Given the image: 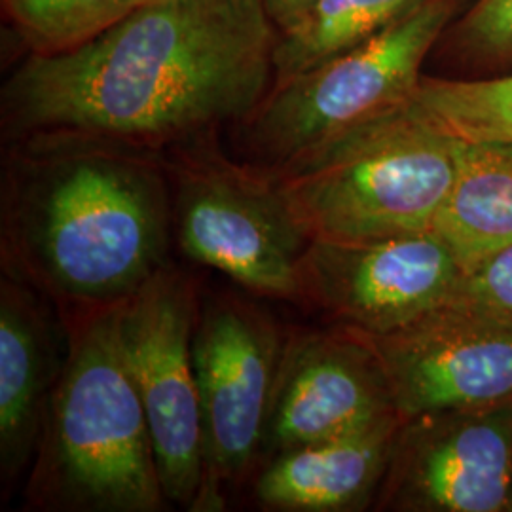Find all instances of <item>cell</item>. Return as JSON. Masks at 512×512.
Returning a JSON list of instances; mask_svg holds the SVG:
<instances>
[{
    "label": "cell",
    "instance_id": "30bf717a",
    "mask_svg": "<svg viewBox=\"0 0 512 512\" xmlns=\"http://www.w3.org/2000/svg\"><path fill=\"white\" fill-rule=\"evenodd\" d=\"M512 401L401 418L376 511L507 512Z\"/></svg>",
    "mask_w": 512,
    "mask_h": 512
},
{
    "label": "cell",
    "instance_id": "3957f363",
    "mask_svg": "<svg viewBox=\"0 0 512 512\" xmlns=\"http://www.w3.org/2000/svg\"><path fill=\"white\" fill-rule=\"evenodd\" d=\"M118 310L63 317L67 351L25 488L33 509L160 512L169 505Z\"/></svg>",
    "mask_w": 512,
    "mask_h": 512
},
{
    "label": "cell",
    "instance_id": "52a82bcc",
    "mask_svg": "<svg viewBox=\"0 0 512 512\" xmlns=\"http://www.w3.org/2000/svg\"><path fill=\"white\" fill-rule=\"evenodd\" d=\"M285 336L268 311L243 296H200L192 351L202 410L203 484L194 512L224 511L228 488L262 458Z\"/></svg>",
    "mask_w": 512,
    "mask_h": 512
},
{
    "label": "cell",
    "instance_id": "d6986e66",
    "mask_svg": "<svg viewBox=\"0 0 512 512\" xmlns=\"http://www.w3.org/2000/svg\"><path fill=\"white\" fill-rule=\"evenodd\" d=\"M459 46L478 65L512 67V0H475L456 25Z\"/></svg>",
    "mask_w": 512,
    "mask_h": 512
},
{
    "label": "cell",
    "instance_id": "2e32d148",
    "mask_svg": "<svg viewBox=\"0 0 512 512\" xmlns=\"http://www.w3.org/2000/svg\"><path fill=\"white\" fill-rule=\"evenodd\" d=\"M421 2L423 0H319L315 10L294 33L277 40L274 84L304 73L374 37Z\"/></svg>",
    "mask_w": 512,
    "mask_h": 512
},
{
    "label": "cell",
    "instance_id": "9c48e42d",
    "mask_svg": "<svg viewBox=\"0 0 512 512\" xmlns=\"http://www.w3.org/2000/svg\"><path fill=\"white\" fill-rule=\"evenodd\" d=\"M463 270L435 232L376 241L313 239L298 268V304L365 336L404 329L452 302Z\"/></svg>",
    "mask_w": 512,
    "mask_h": 512
},
{
    "label": "cell",
    "instance_id": "ba28073f",
    "mask_svg": "<svg viewBox=\"0 0 512 512\" xmlns=\"http://www.w3.org/2000/svg\"><path fill=\"white\" fill-rule=\"evenodd\" d=\"M200 293L167 264L118 310L120 342L147 414L154 458L169 505L194 511L203 484L200 393L194 329Z\"/></svg>",
    "mask_w": 512,
    "mask_h": 512
},
{
    "label": "cell",
    "instance_id": "277c9868",
    "mask_svg": "<svg viewBox=\"0 0 512 512\" xmlns=\"http://www.w3.org/2000/svg\"><path fill=\"white\" fill-rule=\"evenodd\" d=\"M456 147L412 97L268 173L311 241L399 238L433 232Z\"/></svg>",
    "mask_w": 512,
    "mask_h": 512
},
{
    "label": "cell",
    "instance_id": "7a4b0ae2",
    "mask_svg": "<svg viewBox=\"0 0 512 512\" xmlns=\"http://www.w3.org/2000/svg\"><path fill=\"white\" fill-rule=\"evenodd\" d=\"M14 143L2 181V272L67 317L124 304L171 264L160 152L78 135Z\"/></svg>",
    "mask_w": 512,
    "mask_h": 512
},
{
    "label": "cell",
    "instance_id": "5b68a950",
    "mask_svg": "<svg viewBox=\"0 0 512 512\" xmlns=\"http://www.w3.org/2000/svg\"><path fill=\"white\" fill-rule=\"evenodd\" d=\"M461 2L423 0L374 37L274 84L238 124L247 164L272 171L410 101Z\"/></svg>",
    "mask_w": 512,
    "mask_h": 512
},
{
    "label": "cell",
    "instance_id": "44dd1931",
    "mask_svg": "<svg viewBox=\"0 0 512 512\" xmlns=\"http://www.w3.org/2000/svg\"><path fill=\"white\" fill-rule=\"evenodd\" d=\"M279 38L294 33L319 4V0H262Z\"/></svg>",
    "mask_w": 512,
    "mask_h": 512
},
{
    "label": "cell",
    "instance_id": "ac0fdd59",
    "mask_svg": "<svg viewBox=\"0 0 512 512\" xmlns=\"http://www.w3.org/2000/svg\"><path fill=\"white\" fill-rule=\"evenodd\" d=\"M141 0H2L4 16L29 52L63 54L126 18Z\"/></svg>",
    "mask_w": 512,
    "mask_h": 512
},
{
    "label": "cell",
    "instance_id": "9a60e30c",
    "mask_svg": "<svg viewBox=\"0 0 512 512\" xmlns=\"http://www.w3.org/2000/svg\"><path fill=\"white\" fill-rule=\"evenodd\" d=\"M433 232L463 272L512 245V145L461 141Z\"/></svg>",
    "mask_w": 512,
    "mask_h": 512
},
{
    "label": "cell",
    "instance_id": "7c38bea8",
    "mask_svg": "<svg viewBox=\"0 0 512 512\" xmlns=\"http://www.w3.org/2000/svg\"><path fill=\"white\" fill-rule=\"evenodd\" d=\"M366 338L403 420L512 401L511 323L448 302L404 329Z\"/></svg>",
    "mask_w": 512,
    "mask_h": 512
},
{
    "label": "cell",
    "instance_id": "603a6c76",
    "mask_svg": "<svg viewBox=\"0 0 512 512\" xmlns=\"http://www.w3.org/2000/svg\"><path fill=\"white\" fill-rule=\"evenodd\" d=\"M143 2H147V0H141V4H143Z\"/></svg>",
    "mask_w": 512,
    "mask_h": 512
},
{
    "label": "cell",
    "instance_id": "ffe728a7",
    "mask_svg": "<svg viewBox=\"0 0 512 512\" xmlns=\"http://www.w3.org/2000/svg\"><path fill=\"white\" fill-rule=\"evenodd\" d=\"M452 302L512 325V245L463 272Z\"/></svg>",
    "mask_w": 512,
    "mask_h": 512
},
{
    "label": "cell",
    "instance_id": "e0dca14e",
    "mask_svg": "<svg viewBox=\"0 0 512 512\" xmlns=\"http://www.w3.org/2000/svg\"><path fill=\"white\" fill-rule=\"evenodd\" d=\"M414 99L456 139L512 145V73L490 78L423 76Z\"/></svg>",
    "mask_w": 512,
    "mask_h": 512
},
{
    "label": "cell",
    "instance_id": "8fae6325",
    "mask_svg": "<svg viewBox=\"0 0 512 512\" xmlns=\"http://www.w3.org/2000/svg\"><path fill=\"white\" fill-rule=\"evenodd\" d=\"M399 416L382 359L355 330H296L285 336L262 458L348 437Z\"/></svg>",
    "mask_w": 512,
    "mask_h": 512
},
{
    "label": "cell",
    "instance_id": "5bb4252c",
    "mask_svg": "<svg viewBox=\"0 0 512 512\" xmlns=\"http://www.w3.org/2000/svg\"><path fill=\"white\" fill-rule=\"evenodd\" d=\"M401 416L348 437L275 452L255 480L260 509L359 512L374 507Z\"/></svg>",
    "mask_w": 512,
    "mask_h": 512
},
{
    "label": "cell",
    "instance_id": "4fadbf2b",
    "mask_svg": "<svg viewBox=\"0 0 512 512\" xmlns=\"http://www.w3.org/2000/svg\"><path fill=\"white\" fill-rule=\"evenodd\" d=\"M42 294L0 279V478L8 490L31 469L61 363Z\"/></svg>",
    "mask_w": 512,
    "mask_h": 512
},
{
    "label": "cell",
    "instance_id": "7402d4cb",
    "mask_svg": "<svg viewBox=\"0 0 512 512\" xmlns=\"http://www.w3.org/2000/svg\"><path fill=\"white\" fill-rule=\"evenodd\" d=\"M507 512H512V488H511V501H509V511Z\"/></svg>",
    "mask_w": 512,
    "mask_h": 512
},
{
    "label": "cell",
    "instance_id": "6da1fadb",
    "mask_svg": "<svg viewBox=\"0 0 512 512\" xmlns=\"http://www.w3.org/2000/svg\"><path fill=\"white\" fill-rule=\"evenodd\" d=\"M277 40L262 0H147L74 50L29 55L2 128L162 152L243 122L274 84Z\"/></svg>",
    "mask_w": 512,
    "mask_h": 512
},
{
    "label": "cell",
    "instance_id": "8992f818",
    "mask_svg": "<svg viewBox=\"0 0 512 512\" xmlns=\"http://www.w3.org/2000/svg\"><path fill=\"white\" fill-rule=\"evenodd\" d=\"M171 184L173 236L184 255L249 293L298 302L311 238L274 177L222 154L217 131L160 152Z\"/></svg>",
    "mask_w": 512,
    "mask_h": 512
}]
</instances>
